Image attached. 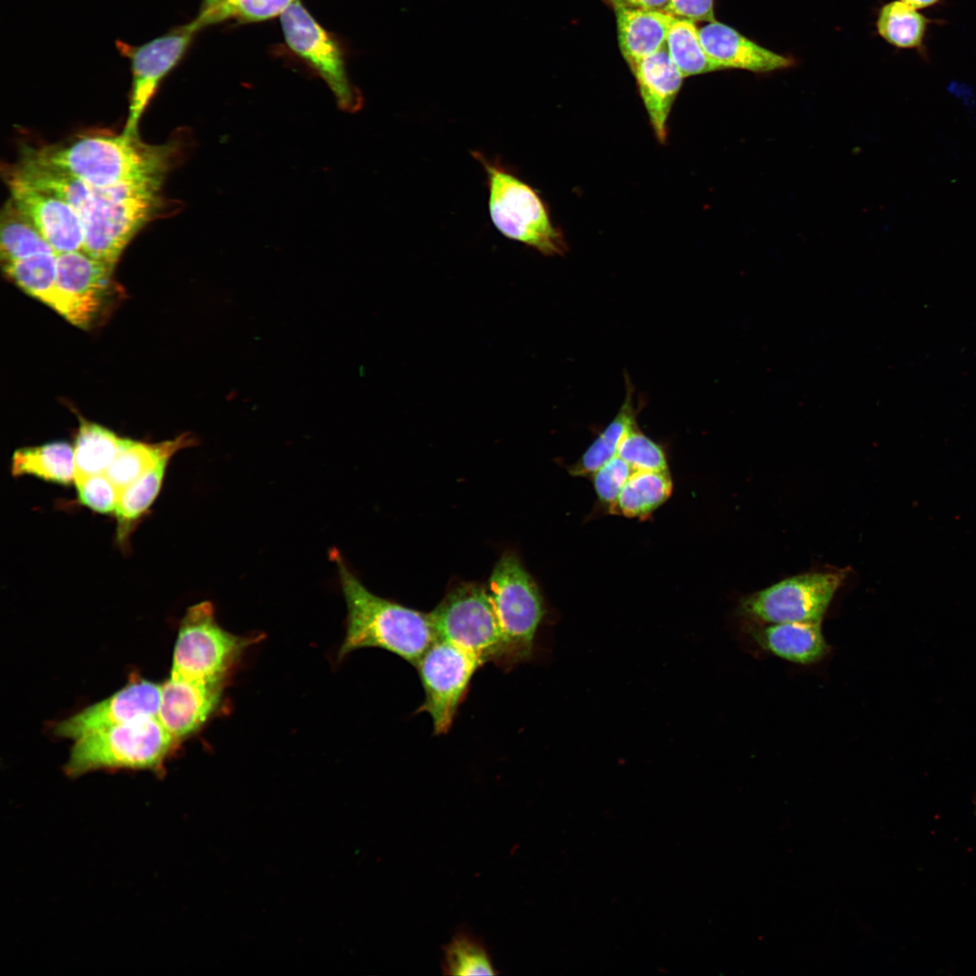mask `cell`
<instances>
[{
    "label": "cell",
    "instance_id": "1",
    "mask_svg": "<svg viewBox=\"0 0 976 976\" xmlns=\"http://www.w3.org/2000/svg\"><path fill=\"white\" fill-rule=\"evenodd\" d=\"M174 144L147 145L138 136L90 135L63 145L27 148L23 158L62 171L98 188L160 187Z\"/></svg>",
    "mask_w": 976,
    "mask_h": 976
},
{
    "label": "cell",
    "instance_id": "2",
    "mask_svg": "<svg viewBox=\"0 0 976 976\" xmlns=\"http://www.w3.org/2000/svg\"><path fill=\"white\" fill-rule=\"evenodd\" d=\"M338 568L347 607L346 633L338 651L343 660L361 648L376 647L417 664L436 639L428 613L380 597L352 572L339 553L332 554Z\"/></svg>",
    "mask_w": 976,
    "mask_h": 976
},
{
    "label": "cell",
    "instance_id": "3",
    "mask_svg": "<svg viewBox=\"0 0 976 976\" xmlns=\"http://www.w3.org/2000/svg\"><path fill=\"white\" fill-rule=\"evenodd\" d=\"M471 155L483 167L488 190V211L492 223L505 238L552 256L564 252L561 231L551 221L549 208L540 193L522 180L499 156L480 151Z\"/></svg>",
    "mask_w": 976,
    "mask_h": 976
},
{
    "label": "cell",
    "instance_id": "4",
    "mask_svg": "<svg viewBox=\"0 0 976 976\" xmlns=\"http://www.w3.org/2000/svg\"><path fill=\"white\" fill-rule=\"evenodd\" d=\"M260 639L222 628L209 601L192 605L181 622L170 678L225 688L245 651Z\"/></svg>",
    "mask_w": 976,
    "mask_h": 976
},
{
    "label": "cell",
    "instance_id": "5",
    "mask_svg": "<svg viewBox=\"0 0 976 976\" xmlns=\"http://www.w3.org/2000/svg\"><path fill=\"white\" fill-rule=\"evenodd\" d=\"M428 615L437 639L457 645L483 664L513 667L486 587L458 584Z\"/></svg>",
    "mask_w": 976,
    "mask_h": 976
},
{
    "label": "cell",
    "instance_id": "6",
    "mask_svg": "<svg viewBox=\"0 0 976 976\" xmlns=\"http://www.w3.org/2000/svg\"><path fill=\"white\" fill-rule=\"evenodd\" d=\"M176 740L157 717L135 720L75 740L66 773L72 776L99 768H155Z\"/></svg>",
    "mask_w": 976,
    "mask_h": 976
},
{
    "label": "cell",
    "instance_id": "7",
    "mask_svg": "<svg viewBox=\"0 0 976 976\" xmlns=\"http://www.w3.org/2000/svg\"><path fill=\"white\" fill-rule=\"evenodd\" d=\"M512 665L529 661L545 616L540 591L512 551L502 555L486 587Z\"/></svg>",
    "mask_w": 976,
    "mask_h": 976
},
{
    "label": "cell",
    "instance_id": "8",
    "mask_svg": "<svg viewBox=\"0 0 976 976\" xmlns=\"http://www.w3.org/2000/svg\"><path fill=\"white\" fill-rule=\"evenodd\" d=\"M847 571L809 572L744 596L738 613L746 622H821Z\"/></svg>",
    "mask_w": 976,
    "mask_h": 976
},
{
    "label": "cell",
    "instance_id": "9",
    "mask_svg": "<svg viewBox=\"0 0 976 976\" xmlns=\"http://www.w3.org/2000/svg\"><path fill=\"white\" fill-rule=\"evenodd\" d=\"M483 665L474 654L437 638L420 657L415 667L425 699L415 713L430 716L435 735L448 733L474 675Z\"/></svg>",
    "mask_w": 976,
    "mask_h": 976
},
{
    "label": "cell",
    "instance_id": "10",
    "mask_svg": "<svg viewBox=\"0 0 976 976\" xmlns=\"http://www.w3.org/2000/svg\"><path fill=\"white\" fill-rule=\"evenodd\" d=\"M52 309L73 325L92 327L108 311L120 289L113 281L115 266L82 250L59 253Z\"/></svg>",
    "mask_w": 976,
    "mask_h": 976
},
{
    "label": "cell",
    "instance_id": "11",
    "mask_svg": "<svg viewBox=\"0 0 976 976\" xmlns=\"http://www.w3.org/2000/svg\"><path fill=\"white\" fill-rule=\"evenodd\" d=\"M280 19L289 49L325 81L341 109L358 111L363 102L362 96L349 79L345 52L339 42L317 23L299 0L285 10Z\"/></svg>",
    "mask_w": 976,
    "mask_h": 976
},
{
    "label": "cell",
    "instance_id": "12",
    "mask_svg": "<svg viewBox=\"0 0 976 976\" xmlns=\"http://www.w3.org/2000/svg\"><path fill=\"white\" fill-rule=\"evenodd\" d=\"M200 30L192 21L138 46L117 42L129 59L132 72L129 112L123 134L137 136L139 120L160 83L183 59Z\"/></svg>",
    "mask_w": 976,
    "mask_h": 976
},
{
    "label": "cell",
    "instance_id": "13",
    "mask_svg": "<svg viewBox=\"0 0 976 976\" xmlns=\"http://www.w3.org/2000/svg\"><path fill=\"white\" fill-rule=\"evenodd\" d=\"M160 202L159 192L140 193L109 199L80 213L82 251L115 266L130 240L155 214Z\"/></svg>",
    "mask_w": 976,
    "mask_h": 976
},
{
    "label": "cell",
    "instance_id": "14",
    "mask_svg": "<svg viewBox=\"0 0 976 976\" xmlns=\"http://www.w3.org/2000/svg\"><path fill=\"white\" fill-rule=\"evenodd\" d=\"M11 201L36 228L56 254L82 250L84 233L77 211L60 197L10 174Z\"/></svg>",
    "mask_w": 976,
    "mask_h": 976
},
{
    "label": "cell",
    "instance_id": "15",
    "mask_svg": "<svg viewBox=\"0 0 976 976\" xmlns=\"http://www.w3.org/2000/svg\"><path fill=\"white\" fill-rule=\"evenodd\" d=\"M161 685L140 680L58 723L55 733L76 740L85 735L158 715Z\"/></svg>",
    "mask_w": 976,
    "mask_h": 976
},
{
    "label": "cell",
    "instance_id": "16",
    "mask_svg": "<svg viewBox=\"0 0 976 976\" xmlns=\"http://www.w3.org/2000/svg\"><path fill=\"white\" fill-rule=\"evenodd\" d=\"M223 687L169 678L161 685L157 718L177 741L198 730L219 707Z\"/></svg>",
    "mask_w": 976,
    "mask_h": 976
},
{
    "label": "cell",
    "instance_id": "17",
    "mask_svg": "<svg viewBox=\"0 0 976 976\" xmlns=\"http://www.w3.org/2000/svg\"><path fill=\"white\" fill-rule=\"evenodd\" d=\"M748 635L762 651L798 665H812L830 652L821 622H747Z\"/></svg>",
    "mask_w": 976,
    "mask_h": 976
},
{
    "label": "cell",
    "instance_id": "18",
    "mask_svg": "<svg viewBox=\"0 0 976 976\" xmlns=\"http://www.w3.org/2000/svg\"><path fill=\"white\" fill-rule=\"evenodd\" d=\"M699 33L705 52L723 70L741 69L763 73L793 64L792 59L762 47L717 20L699 28Z\"/></svg>",
    "mask_w": 976,
    "mask_h": 976
},
{
    "label": "cell",
    "instance_id": "19",
    "mask_svg": "<svg viewBox=\"0 0 976 976\" xmlns=\"http://www.w3.org/2000/svg\"><path fill=\"white\" fill-rule=\"evenodd\" d=\"M652 130L661 143L667 138V122L684 77L664 46L632 70Z\"/></svg>",
    "mask_w": 976,
    "mask_h": 976
},
{
    "label": "cell",
    "instance_id": "20",
    "mask_svg": "<svg viewBox=\"0 0 976 976\" xmlns=\"http://www.w3.org/2000/svg\"><path fill=\"white\" fill-rule=\"evenodd\" d=\"M620 52L632 70L640 61L665 46L677 19L668 12L615 8Z\"/></svg>",
    "mask_w": 976,
    "mask_h": 976
},
{
    "label": "cell",
    "instance_id": "21",
    "mask_svg": "<svg viewBox=\"0 0 976 976\" xmlns=\"http://www.w3.org/2000/svg\"><path fill=\"white\" fill-rule=\"evenodd\" d=\"M196 438L189 433L160 443H145L124 438L120 448L105 474L121 491L136 481L164 457L193 446Z\"/></svg>",
    "mask_w": 976,
    "mask_h": 976
},
{
    "label": "cell",
    "instance_id": "22",
    "mask_svg": "<svg viewBox=\"0 0 976 976\" xmlns=\"http://www.w3.org/2000/svg\"><path fill=\"white\" fill-rule=\"evenodd\" d=\"M11 473L70 484L75 479L74 448L66 442H53L17 449L12 456Z\"/></svg>",
    "mask_w": 976,
    "mask_h": 976
},
{
    "label": "cell",
    "instance_id": "23",
    "mask_svg": "<svg viewBox=\"0 0 976 976\" xmlns=\"http://www.w3.org/2000/svg\"><path fill=\"white\" fill-rule=\"evenodd\" d=\"M672 491L668 471H634L609 511L625 517H645L666 502Z\"/></svg>",
    "mask_w": 976,
    "mask_h": 976
},
{
    "label": "cell",
    "instance_id": "24",
    "mask_svg": "<svg viewBox=\"0 0 976 976\" xmlns=\"http://www.w3.org/2000/svg\"><path fill=\"white\" fill-rule=\"evenodd\" d=\"M171 457H164L133 483L121 490L115 511L117 539L123 547L137 521L156 498Z\"/></svg>",
    "mask_w": 976,
    "mask_h": 976
},
{
    "label": "cell",
    "instance_id": "25",
    "mask_svg": "<svg viewBox=\"0 0 976 976\" xmlns=\"http://www.w3.org/2000/svg\"><path fill=\"white\" fill-rule=\"evenodd\" d=\"M123 437L99 424L80 418L75 438V476L105 473L115 459Z\"/></svg>",
    "mask_w": 976,
    "mask_h": 976
},
{
    "label": "cell",
    "instance_id": "26",
    "mask_svg": "<svg viewBox=\"0 0 976 976\" xmlns=\"http://www.w3.org/2000/svg\"><path fill=\"white\" fill-rule=\"evenodd\" d=\"M632 389H628L623 405L615 418L605 427L582 456L568 471L574 476L593 474L607 461L617 455L625 435L636 427Z\"/></svg>",
    "mask_w": 976,
    "mask_h": 976
},
{
    "label": "cell",
    "instance_id": "27",
    "mask_svg": "<svg viewBox=\"0 0 976 976\" xmlns=\"http://www.w3.org/2000/svg\"><path fill=\"white\" fill-rule=\"evenodd\" d=\"M932 20L901 0L884 5L877 19L878 34L901 49H921Z\"/></svg>",
    "mask_w": 976,
    "mask_h": 976
},
{
    "label": "cell",
    "instance_id": "28",
    "mask_svg": "<svg viewBox=\"0 0 976 976\" xmlns=\"http://www.w3.org/2000/svg\"><path fill=\"white\" fill-rule=\"evenodd\" d=\"M665 46L684 78L723 70L705 52L693 21L677 18L668 33Z\"/></svg>",
    "mask_w": 976,
    "mask_h": 976
},
{
    "label": "cell",
    "instance_id": "29",
    "mask_svg": "<svg viewBox=\"0 0 976 976\" xmlns=\"http://www.w3.org/2000/svg\"><path fill=\"white\" fill-rule=\"evenodd\" d=\"M0 240L2 264L41 253H56L11 200L3 210Z\"/></svg>",
    "mask_w": 976,
    "mask_h": 976
},
{
    "label": "cell",
    "instance_id": "30",
    "mask_svg": "<svg viewBox=\"0 0 976 976\" xmlns=\"http://www.w3.org/2000/svg\"><path fill=\"white\" fill-rule=\"evenodd\" d=\"M56 253H41L2 264L7 277L18 287L52 307L57 276Z\"/></svg>",
    "mask_w": 976,
    "mask_h": 976
},
{
    "label": "cell",
    "instance_id": "31",
    "mask_svg": "<svg viewBox=\"0 0 976 976\" xmlns=\"http://www.w3.org/2000/svg\"><path fill=\"white\" fill-rule=\"evenodd\" d=\"M442 969L447 975H495L489 952L482 940L465 929L444 946Z\"/></svg>",
    "mask_w": 976,
    "mask_h": 976
},
{
    "label": "cell",
    "instance_id": "32",
    "mask_svg": "<svg viewBox=\"0 0 976 976\" xmlns=\"http://www.w3.org/2000/svg\"><path fill=\"white\" fill-rule=\"evenodd\" d=\"M617 455L633 471H668L662 447L639 431L636 427L623 438Z\"/></svg>",
    "mask_w": 976,
    "mask_h": 976
},
{
    "label": "cell",
    "instance_id": "33",
    "mask_svg": "<svg viewBox=\"0 0 976 976\" xmlns=\"http://www.w3.org/2000/svg\"><path fill=\"white\" fill-rule=\"evenodd\" d=\"M74 483L81 504L99 513L116 511L121 491L105 473L76 475Z\"/></svg>",
    "mask_w": 976,
    "mask_h": 976
},
{
    "label": "cell",
    "instance_id": "34",
    "mask_svg": "<svg viewBox=\"0 0 976 976\" xmlns=\"http://www.w3.org/2000/svg\"><path fill=\"white\" fill-rule=\"evenodd\" d=\"M296 0H227L218 11L214 23L230 18L240 22H261L280 15Z\"/></svg>",
    "mask_w": 976,
    "mask_h": 976
},
{
    "label": "cell",
    "instance_id": "35",
    "mask_svg": "<svg viewBox=\"0 0 976 976\" xmlns=\"http://www.w3.org/2000/svg\"><path fill=\"white\" fill-rule=\"evenodd\" d=\"M633 472L618 455L599 467L592 475L594 488L600 502L610 509Z\"/></svg>",
    "mask_w": 976,
    "mask_h": 976
},
{
    "label": "cell",
    "instance_id": "36",
    "mask_svg": "<svg viewBox=\"0 0 976 976\" xmlns=\"http://www.w3.org/2000/svg\"><path fill=\"white\" fill-rule=\"evenodd\" d=\"M669 13L693 22L716 21L713 0H671Z\"/></svg>",
    "mask_w": 976,
    "mask_h": 976
},
{
    "label": "cell",
    "instance_id": "37",
    "mask_svg": "<svg viewBox=\"0 0 976 976\" xmlns=\"http://www.w3.org/2000/svg\"><path fill=\"white\" fill-rule=\"evenodd\" d=\"M606 5L615 8H632L652 11L668 12L671 0H603Z\"/></svg>",
    "mask_w": 976,
    "mask_h": 976
},
{
    "label": "cell",
    "instance_id": "38",
    "mask_svg": "<svg viewBox=\"0 0 976 976\" xmlns=\"http://www.w3.org/2000/svg\"><path fill=\"white\" fill-rule=\"evenodd\" d=\"M226 2L227 0H202L199 14L193 21L201 29L214 23L216 14Z\"/></svg>",
    "mask_w": 976,
    "mask_h": 976
},
{
    "label": "cell",
    "instance_id": "39",
    "mask_svg": "<svg viewBox=\"0 0 976 976\" xmlns=\"http://www.w3.org/2000/svg\"><path fill=\"white\" fill-rule=\"evenodd\" d=\"M910 6L919 10L922 8L930 7L937 4L940 0H901Z\"/></svg>",
    "mask_w": 976,
    "mask_h": 976
},
{
    "label": "cell",
    "instance_id": "40",
    "mask_svg": "<svg viewBox=\"0 0 976 976\" xmlns=\"http://www.w3.org/2000/svg\"><path fill=\"white\" fill-rule=\"evenodd\" d=\"M975 807H976V802H975Z\"/></svg>",
    "mask_w": 976,
    "mask_h": 976
}]
</instances>
